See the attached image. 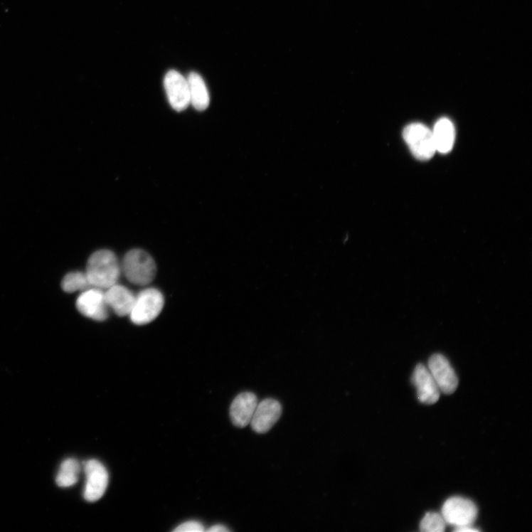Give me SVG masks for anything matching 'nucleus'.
I'll return each instance as SVG.
<instances>
[{
	"label": "nucleus",
	"mask_w": 532,
	"mask_h": 532,
	"mask_svg": "<svg viewBox=\"0 0 532 532\" xmlns=\"http://www.w3.org/2000/svg\"><path fill=\"white\" fill-rule=\"evenodd\" d=\"M62 288L67 293L86 291L92 288L85 272H72L67 275L62 282Z\"/></svg>",
	"instance_id": "f3484780"
},
{
	"label": "nucleus",
	"mask_w": 532,
	"mask_h": 532,
	"mask_svg": "<svg viewBox=\"0 0 532 532\" xmlns=\"http://www.w3.org/2000/svg\"><path fill=\"white\" fill-rule=\"evenodd\" d=\"M207 531L208 532H228L230 531L229 528H227L225 526L223 525H215L212 526L211 528L207 529Z\"/></svg>",
	"instance_id": "aec40b11"
},
{
	"label": "nucleus",
	"mask_w": 532,
	"mask_h": 532,
	"mask_svg": "<svg viewBox=\"0 0 532 532\" xmlns=\"http://www.w3.org/2000/svg\"><path fill=\"white\" fill-rule=\"evenodd\" d=\"M436 151L442 154L449 153L455 139L453 123L447 118L440 119L432 130Z\"/></svg>",
	"instance_id": "4468645a"
},
{
	"label": "nucleus",
	"mask_w": 532,
	"mask_h": 532,
	"mask_svg": "<svg viewBox=\"0 0 532 532\" xmlns=\"http://www.w3.org/2000/svg\"><path fill=\"white\" fill-rule=\"evenodd\" d=\"M164 87L171 106L177 112L185 110L190 105L187 79L178 71L169 70L164 78Z\"/></svg>",
	"instance_id": "6e6552de"
},
{
	"label": "nucleus",
	"mask_w": 532,
	"mask_h": 532,
	"mask_svg": "<svg viewBox=\"0 0 532 532\" xmlns=\"http://www.w3.org/2000/svg\"><path fill=\"white\" fill-rule=\"evenodd\" d=\"M85 273L92 287L106 290L117 284L121 264L112 252L100 250L89 258Z\"/></svg>",
	"instance_id": "f257e3e1"
},
{
	"label": "nucleus",
	"mask_w": 532,
	"mask_h": 532,
	"mask_svg": "<svg viewBox=\"0 0 532 532\" xmlns=\"http://www.w3.org/2000/svg\"><path fill=\"white\" fill-rule=\"evenodd\" d=\"M105 296L108 308L119 316H129L137 297L129 289L118 284L106 289Z\"/></svg>",
	"instance_id": "ddd939ff"
},
{
	"label": "nucleus",
	"mask_w": 532,
	"mask_h": 532,
	"mask_svg": "<svg viewBox=\"0 0 532 532\" xmlns=\"http://www.w3.org/2000/svg\"><path fill=\"white\" fill-rule=\"evenodd\" d=\"M256 395L251 392L239 394L230 408V417L233 423L243 428L249 425L258 404Z\"/></svg>",
	"instance_id": "f8f14e48"
},
{
	"label": "nucleus",
	"mask_w": 532,
	"mask_h": 532,
	"mask_svg": "<svg viewBox=\"0 0 532 532\" xmlns=\"http://www.w3.org/2000/svg\"><path fill=\"white\" fill-rule=\"evenodd\" d=\"M86 485L84 497L89 502L97 501L105 495L108 485V473L99 461L92 459L85 463Z\"/></svg>",
	"instance_id": "423d86ee"
},
{
	"label": "nucleus",
	"mask_w": 532,
	"mask_h": 532,
	"mask_svg": "<svg viewBox=\"0 0 532 532\" xmlns=\"http://www.w3.org/2000/svg\"><path fill=\"white\" fill-rule=\"evenodd\" d=\"M187 82L189 91L190 104L198 111L206 110L210 105L211 99L206 84L199 74L190 73Z\"/></svg>",
	"instance_id": "2eb2a0df"
},
{
	"label": "nucleus",
	"mask_w": 532,
	"mask_h": 532,
	"mask_svg": "<svg viewBox=\"0 0 532 532\" xmlns=\"http://www.w3.org/2000/svg\"><path fill=\"white\" fill-rule=\"evenodd\" d=\"M78 311L86 317L104 321L108 317V307L104 290L90 288L83 292L77 301Z\"/></svg>",
	"instance_id": "1a4fd4ad"
},
{
	"label": "nucleus",
	"mask_w": 532,
	"mask_h": 532,
	"mask_svg": "<svg viewBox=\"0 0 532 532\" xmlns=\"http://www.w3.org/2000/svg\"><path fill=\"white\" fill-rule=\"evenodd\" d=\"M427 368L441 392L450 395L457 390L458 376L444 355H432L429 359Z\"/></svg>",
	"instance_id": "0eeeda50"
},
{
	"label": "nucleus",
	"mask_w": 532,
	"mask_h": 532,
	"mask_svg": "<svg viewBox=\"0 0 532 532\" xmlns=\"http://www.w3.org/2000/svg\"><path fill=\"white\" fill-rule=\"evenodd\" d=\"M478 513L477 505L472 501L452 497L444 504L442 516L447 524L459 528L472 526L477 519Z\"/></svg>",
	"instance_id": "39448f33"
},
{
	"label": "nucleus",
	"mask_w": 532,
	"mask_h": 532,
	"mask_svg": "<svg viewBox=\"0 0 532 532\" xmlns=\"http://www.w3.org/2000/svg\"><path fill=\"white\" fill-rule=\"evenodd\" d=\"M174 531L176 532H203V525L198 521H187L179 526Z\"/></svg>",
	"instance_id": "6ab92c4d"
},
{
	"label": "nucleus",
	"mask_w": 532,
	"mask_h": 532,
	"mask_svg": "<svg viewBox=\"0 0 532 532\" xmlns=\"http://www.w3.org/2000/svg\"><path fill=\"white\" fill-rule=\"evenodd\" d=\"M81 466L78 460L68 459L61 465L55 482L60 487H70L79 481Z\"/></svg>",
	"instance_id": "dca6fc26"
},
{
	"label": "nucleus",
	"mask_w": 532,
	"mask_h": 532,
	"mask_svg": "<svg viewBox=\"0 0 532 532\" xmlns=\"http://www.w3.org/2000/svg\"><path fill=\"white\" fill-rule=\"evenodd\" d=\"M121 269L127 280L137 286H147L153 282L157 271L154 258L141 250L128 252L121 263Z\"/></svg>",
	"instance_id": "f03ea898"
},
{
	"label": "nucleus",
	"mask_w": 532,
	"mask_h": 532,
	"mask_svg": "<svg viewBox=\"0 0 532 532\" xmlns=\"http://www.w3.org/2000/svg\"><path fill=\"white\" fill-rule=\"evenodd\" d=\"M403 137L417 159L430 160L436 153L432 130L423 124L413 123L407 126Z\"/></svg>",
	"instance_id": "20e7f679"
},
{
	"label": "nucleus",
	"mask_w": 532,
	"mask_h": 532,
	"mask_svg": "<svg viewBox=\"0 0 532 532\" xmlns=\"http://www.w3.org/2000/svg\"><path fill=\"white\" fill-rule=\"evenodd\" d=\"M454 531H459V532H477V531H480L479 529L474 528V527H472V526L454 528Z\"/></svg>",
	"instance_id": "412c9836"
},
{
	"label": "nucleus",
	"mask_w": 532,
	"mask_h": 532,
	"mask_svg": "<svg viewBox=\"0 0 532 532\" xmlns=\"http://www.w3.org/2000/svg\"><path fill=\"white\" fill-rule=\"evenodd\" d=\"M164 305L163 294L156 289L142 291L136 297L129 314L131 321L137 326L148 324L161 314Z\"/></svg>",
	"instance_id": "7ed1b4c3"
},
{
	"label": "nucleus",
	"mask_w": 532,
	"mask_h": 532,
	"mask_svg": "<svg viewBox=\"0 0 532 532\" xmlns=\"http://www.w3.org/2000/svg\"><path fill=\"white\" fill-rule=\"evenodd\" d=\"M282 414V406L280 403L273 398L264 399L258 403L255 409L251 426L257 433H265L269 432L280 420Z\"/></svg>",
	"instance_id": "9d476101"
},
{
	"label": "nucleus",
	"mask_w": 532,
	"mask_h": 532,
	"mask_svg": "<svg viewBox=\"0 0 532 532\" xmlns=\"http://www.w3.org/2000/svg\"><path fill=\"white\" fill-rule=\"evenodd\" d=\"M446 524L442 515L436 512H427L420 523V530L423 532H443Z\"/></svg>",
	"instance_id": "a211bd4d"
},
{
	"label": "nucleus",
	"mask_w": 532,
	"mask_h": 532,
	"mask_svg": "<svg viewBox=\"0 0 532 532\" xmlns=\"http://www.w3.org/2000/svg\"><path fill=\"white\" fill-rule=\"evenodd\" d=\"M413 383L417 389L419 400L425 405H433L439 401L440 390L435 382L427 367L417 365L413 374Z\"/></svg>",
	"instance_id": "9b49d317"
}]
</instances>
